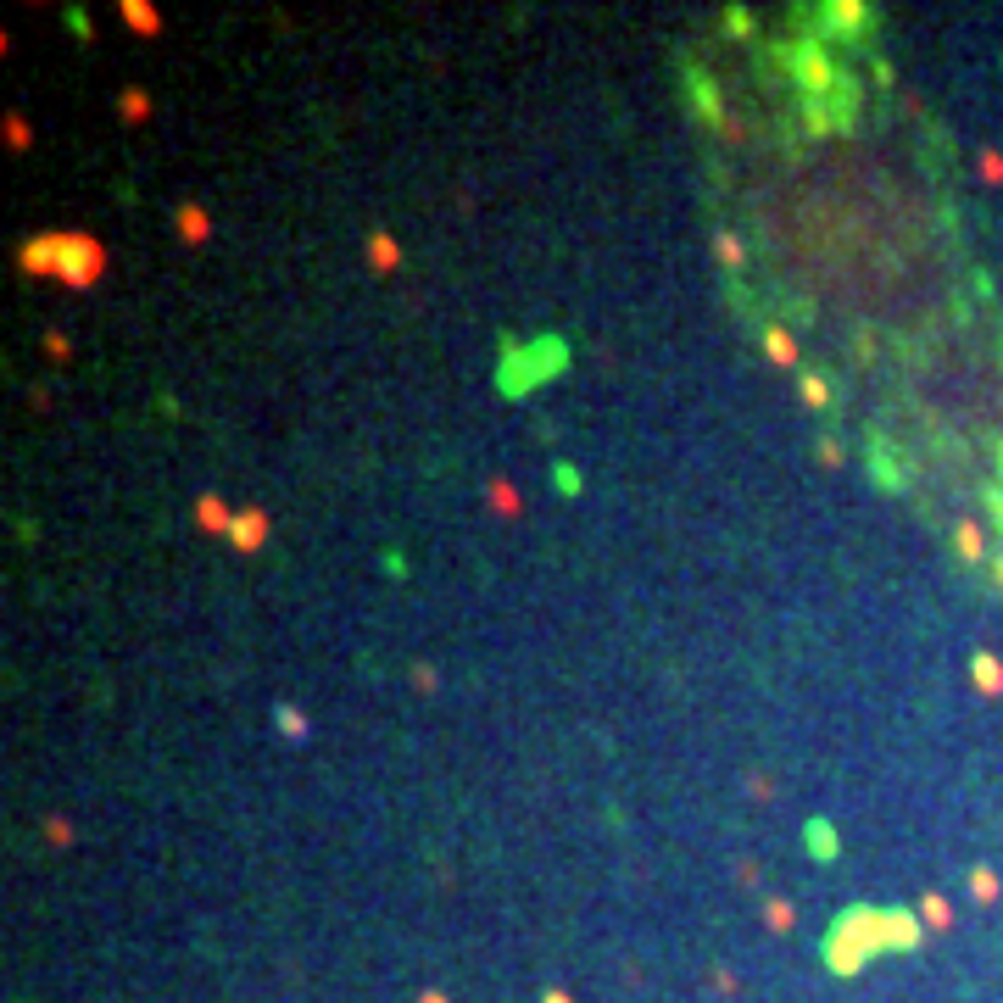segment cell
<instances>
[{"label": "cell", "instance_id": "6da1fadb", "mask_svg": "<svg viewBox=\"0 0 1003 1003\" xmlns=\"http://www.w3.org/2000/svg\"><path fill=\"white\" fill-rule=\"evenodd\" d=\"M17 268L28 279H56L67 290H95L112 268L106 246L84 229H51V235H28L17 246Z\"/></svg>", "mask_w": 1003, "mask_h": 1003}, {"label": "cell", "instance_id": "7a4b0ae2", "mask_svg": "<svg viewBox=\"0 0 1003 1003\" xmlns=\"http://www.w3.org/2000/svg\"><path fill=\"white\" fill-rule=\"evenodd\" d=\"M881 953H892V920H886V909H870V903H847L820 942L825 970L842 981L859 976L864 964L881 959Z\"/></svg>", "mask_w": 1003, "mask_h": 1003}, {"label": "cell", "instance_id": "3957f363", "mask_svg": "<svg viewBox=\"0 0 1003 1003\" xmlns=\"http://www.w3.org/2000/svg\"><path fill=\"white\" fill-rule=\"evenodd\" d=\"M563 368H569V346L558 335H535L524 346H508V357L496 368V385H502V396H530L541 379H558Z\"/></svg>", "mask_w": 1003, "mask_h": 1003}, {"label": "cell", "instance_id": "277c9868", "mask_svg": "<svg viewBox=\"0 0 1003 1003\" xmlns=\"http://www.w3.org/2000/svg\"><path fill=\"white\" fill-rule=\"evenodd\" d=\"M268 535H274V519L262 508H240L235 513V530H229V547L246 552V558H257L262 547H268Z\"/></svg>", "mask_w": 1003, "mask_h": 1003}, {"label": "cell", "instance_id": "5b68a950", "mask_svg": "<svg viewBox=\"0 0 1003 1003\" xmlns=\"http://www.w3.org/2000/svg\"><path fill=\"white\" fill-rule=\"evenodd\" d=\"M792 73H797V84H803L808 95H820V90H831V79H836V67H831V56L820 51V45H797V56H792Z\"/></svg>", "mask_w": 1003, "mask_h": 1003}, {"label": "cell", "instance_id": "8992f818", "mask_svg": "<svg viewBox=\"0 0 1003 1003\" xmlns=\"http://www.w3.org/2000/svg\"><path fill=\"white\" fill-rule=\"evenodd\" d=\"M173 229H179L184 246H207V240H212V212L201 207V201H179V212H173Z\"/></svg>", "mask_w": 1003, "mask_h": 1003}, {"label": "cell", "instance_id": "52a82bcc", "mask_svg": "<svg viewBox=\"0 0 1003 1003\" xmlns=\"http://www.w3.org/2000/svg\"><path fill=\"white\" fill-rule=\"evenodd\" d=\"M235 513H240V508H229L218 491H201V496H196V524H201L207 535H229V530H235Z\"/></svg>", "mask_w": 1003, "mask_h": 1003}, {"label": "cell", "instance_id": "ba28073f", "mask_svg": "<svg viewBox=\"0 0 1003 1003\" xmlns=\"http://www.w3.org/2000/svg\"><path fill=\"white\" fill-rule=\"evenodd\" d=\"M691 95H697V118H703V123H714V129H730V123L725 118H719V112H725V106H719V90H714V84H708V73H703V67H691Z\"/></svg>", "mask_w": 1003, "mask_h": 1003}, {"label": "cell", "instance_id": "9c48e42d", "mask_svg": "<svg viewBox=\"0 0 1003 1003\" xmlns=\"http://www.w3.org/2000/svg\"><path fill=\"white\" fill-rule=\"evenodd\" d=\"M118 17L140 34V40H151V34H162V12L151 6V0H118Z\"/></svg>", "mask_w": 1003, "mask_h": 1003}, {"label": "cell", "instance_id": "30bf717a", "mask_svg": "<svg viewBox=\"0 0 1003 1003\" xmlns=\"http://www.w3.org/2000/svg\"><path fill=\"white\" fill-rule=\"evenodd\" d=\"M157 112V101H151V90H140V84H123L118 90V118L129 123V129H140L145 118Z\"/></svg>", "mask_w": 1003, "mask_h": 1003}, {"label": "cell", "instance_id": "8fae6325", "mask_svg": "<svg viewBox=\"0 0 1003 1003\" xmlns=\"http://www.w3.org/2000/svg\"><path fill=\"white\" fill-rule=\"evenodd\" d=\"M970 680H976L981 697H1003V658L976 652V658H970Z\"/></svg>", "mask_w": 1003, "mask_h": 1003}, {"label": "cell", "instance_id": "7c38bea8", "mask_svg": "<svg viewBox=\"0 0 1003 1003\" xmlns=\"http://www.w3.org/2000/svg\"><path fill=\"white\" fill-rule=\"evenodd\" d=\"M803 847L814 853V859H825V864H831L836 853H842V842H836L831 820H808V825H803Z\"/></svg>", "mask_w": 1003, "mask_h": 1003}, {"label": "cell", "instance_id": "4fadbf2b", "mask_svg": "<svg viewBox=\"0 0 1003 1003\" xmlns=\"http://www.w3.org/2000/svg\"><path fill=\"white\" fill-rule=\"evenodd\" d=\"M953 547H959L964 563H981V558H987V535H981V524L976 519H959V524H953Z\"/></svg>", "mask_w": 1003, "mask_h": 1003}, {"label": "cell", "instance_id": "5bb4252c", "mask_svg": "<svg viewBox=\"0 0 1003 1003\" xmlns=\"http://www.w3.org/2000/svg\"><path fill=\"white\" fill-rule=\"evenodd\" d=\"M764 352H769V363H781V368H792V363H797V340H792V329H781V324H769V329H764Z\"/></svg>", "mask_w": 1003, "mask_h": 1003}, {"label": "cell", "instance_id": "9a60e30c", "mask_svg": "<svg viewBox=\"0 0 1003 1003\" xmlns=\"http://www.w3.org/2000/svg\"><path fill=\"white\" fill-rule=\"evenodd\" d=\"M368 262H374L379 274H391L396 262H402V246H396V235H385V229H374V235H368Z\"/></svg>", "mask_w": 1003, "mask_h": 1003}, {"label": "cell", "instance_id": "2e32d148", "mask_svg": "<svg viewBox=\"0 0 1003 1003\" xmlns=\"http://www.w3.org/2000/svg\"><path fill=\"white\" fill-rule=\"evenodd\" d=\"M920 920H925V931H948V925H953V903L942 898V892H920Z\"/></svg>", "mask_w": 1003, "mask_h": 1003}, {"label": "cell", "instance_id": "e0dca14e", "mask_svg": "<svg viewBox=\"0 0 1003 1003\" xmlns=\"http://www.w3.org/2000/svg\"><path fill=\"white\" fill-rule=\"evenodd\" d=\"M0 140L12 145V151H28V145H34V123H28L23 112H0Z\"/></svg>", "mask_w": 1003, "mask_h": 1003}, {"label": "cell", "instance_id": "ac0fdd59", "mask_svg": "<svg viewBox=\"0 0 1003 1003\" xmlns=\"http://www.w3.org/2000/svg\"><path fill=\"white\" fill-rule=\"evenodd\" d=\"M485 502H491V508H496V513H502V519H513V513H519V508H524V496H519V485H508V480H491V485H485Z\"/></svg>", "mask_w": 1003, "mask_h": 1003}, {"label": "cell", "instance_id": "d6986e66", "mask_svg": "<svg viewBox=\"0 0 1003 1003\" xmlns=\"http://www.w3.org/2000/svg\"><path fill=\"white\" fill-rule=\"evenodd\" d=\"M274 725H279V736H290V742H307V730H313V725H307V714H301L296 703H279V708H274Z\"/></svg>", "mask_w": 1003, "mask_h": 1003}, {"label": "cell", "instance_id": "ffe728a7", "mask_svg": "<svg viewBox=\"0 0 1003 1003\" xmlns=\"http://www.w3.org/2000/svg\"><path fill=\"white\" fill-rule=\"evenodd\" d=\"M998 892H1003L998 870H992V864H976V870H970V898H976V903H998Z\"/></svg>", "mask_w": 1003, "mask_h": 1003}, {"label": "cell", "instance_id": "44dd1931", "mask_svg": "<svg viewBox=\"0 0 1003 1003\" xmlns=\"http://www.w3.org/2000/svg\"><path fill=\"white\" fill-rule=\"evenodd\" d=\"M792 920H797V909L786 898H769L764 903V925H769V931H792Z\"/></svg>", "mask_w": 1003, "mask_h": 1003}, {"label": "cell", "instance_id": "7402d4cb", "mask_svg": "<svg viewBox=\"0 0 1003 1003\" xmlns=\"http://www.w3.org/2000/svg\"><path fill=\"white\" fill-rule=\"evenodd\" d=\"M825 17H836V28H859L870 12H864L859 0H836V6H825Z\"/></svg>", "mask_w": 1003, "mask_h": 1003}, {"label": "cell", "instance_id": "603a6c76", "mask_svg": "<svg viewBox=\"0 0 1003 1003\" xmlns=\"http://www.w3.org/2000/svg\"><path fill=\"white\" fill-rule=\"evenodd\" d=\"M797 391H803L808 407H825V402H831V385H825L820 374H803V379H797Z\"/></svg>", "mask_w": 1003, "mask_h": 1003}, {"label": "cell", "instance_id": "cb8c5ba5", "mask_svg": "<svg viewBox=\"0 0 1003 1003\" xmlns=\"http://www.w3.org/2000/svg\"><path fill=\"white\" fill-rule=\"evenodd\" d=\"M552 485H558L563 496H580V474H574V463H552Z\"/></svg>", "mask_w": 1003, "mask_h": 1003}, {"label": "cell", "instance_id": "d4e9b609", "mask_svg": "<svg viewBox=\"0 0 1003 1003\" xmlns=\"http://www.w3.org/2000/svg\"><path fill=\"white\" fill-rule=\"evenodd\" d=\"M45 836H51V847H67V842H73V825H67V814H51V820H45Z\"/></svg>", "mask_w": 1003, "mask_h": 1003}, {"label": "cell", "instance_id": "484cf974", "mask_svg": "<svg viewBox=\"0 0 1003 1003\" xmlns=\"http://www.w3.org/2000/svg\"><path fill=\"white\" fill-rule=\"evenodd\" d=\"M976 168H981V179H987V184H1003V151H981Z\"/></svg>", "mask_w": 1003, "mask_h": 1003}, {"label": "cell", "instance_id": "4316f807", "mask_svg": "<svg viewBox=\"0 0 1003 1003\" xmlns=\"http://www.w3.org/2000/svg\"><path fill=\"white\" fill-rule=\"evenodd\" d=\"M45 357H51V363H67V357H73V346H67L62 329H51V335H45Z\"/></svg>", "mask_w": 1003, "mask_h": 1003}, {"label": "cell", "instance_id": "83f0119b", "mask_svg": "<svg viewBox=\"0 0 1003 1003\" xmlns=\"http://www.w3.org/2000/svg\"><path fill=\"white\" fill-rule=\"evenodd\" d=\"M714 251H719V262H742V240L736 235H714Z\"/></svg>", "mask_w": 1003, "mask_h": 1003}, {"label": "cell", "instance_id": "f1b7e54d", "mask_svg": "<svg viewBox=\"0 0 1003 1003\" xmlns=\"http://www.w3.org/2000/svg\"><path fill=\"white\" fill-rule=\"evenodd\" d=\"M725 28H730V34H753V12L730 6V12H725Z\"/></svg>", "mask_w": 1003, "mask_h": 1003}, {"label": "cell", "instance_id": "f546056e", "mask_svg": "<svg viewBox=\"0 0 1003 1003\" xmlns=\"http://www.w3.org/2000/svg\"><path fill=\"white\" fill-rule=\"evenodd\" d=\"M413 686L418 691H435V686H441V675H435L430 664H413Z\"/></svg>", "mask_w": 1003, "mask_h": 1003}, {"label": "cell", "instance_id": "4dcf8cb0", "mask_svg": "<svg viewBox=\"0 0 1003 1003\" xmlns=\"http://www.w3.org/2000/svg\"><path fill=\"white\" fill-rule=\"evenodd\" d=\"M67 23H73V34H79V40H90V34H95L90 17H84V6H73V12H67Z\"/></svg>", "mask_w": 1003, "mask_h": 1003}, {"label": "cell", "instance_id": "1f68e13d", "mask_svg": "<svg viewBox=\"0 0 1003 1003\" xmlns=\"http://www.w3.org/2000/svg\"><path fill=\"white\" fill-rule=\"evenodd\" d=\"M747 792H753V797H758V803H764V797H769V792H775V786H769V781H764V775H753V781H747Z\"/></svg>", "mask_w": 1003, "mask_h": 1003}, {"label": "cell", "instance_id": "d6a6232c", "mask_svg": "<svg viewBox=\"0 0 1003 1003\" xmlns=\"http://www.w3.org/2000/svg\"><path fill=\"white\" fill-rule=\"evenodd\" d=\"M820 463H842V446H836V441H820Z\"/></svg>", "mask_w": 1003, "mask_h": 1003}, {"label": "cell", "instance_id": "836d02e7", "mask_svg": "<svg viewBox=\"0 0 1003 1003\" xmlns=\"http://www.w3.org/2000/svg\"><path fill=\"white\" fill-rule=\"evenodd\" d=\"M418 1003H452L446 992H418Z\"/></svg>", "mask_w": 1003, "mask_h": 1003}, {"label": "cell", "instance_id": "e575fe53", "mask_svg": "<svg viewBox=\"0 0 1003 1003\" xmlns=\"http://www.w3.org/2000/svg\"><path fill=\"white\" fill-rule=\"evenodd\" d=\"M987 502H992V513H998V524H1003V491H992Z\"/></svg>", "mask_w": 1003, "mask_h": 1003}, {"label": "cell", "instance_id": "d590c367", "mask_svg": "<svg viewBox=\"0 0 1003 1003\" xmlns=\"http://www.w3.org/2000/svg\"><path fill=\"white\" fill-rule=\"evenodd\" d=\"M541 1003H574V998H569V992H558V987H552V992H547V998H541Z\"/></svg>", "mask_w": 1003, "mask_h": 1003}, {"label": "cell", "instance_id": "8d00e7d4", "mask_svg": "<svg viewBox=\"0 0 1003 1003\" xmlns=\"http://www.w3.org/2000/svg\"><path fill=\"white\" fill-rule=\"evenodd\" d=\"M992 586H1003V558H998V563H992Z\"/></svg>", "mask_w": 1003, "mask_h": 1003}, {"label": "cell", "instance_id": "74e56055", "mask_svg": "<svg viewBox=\"0 0 1003 1003\" xmlns=\"http://www.w3.org/2000/svg\"><path fill=\"white\" fill-rule=\"evenodd\" d=\"M998 463H1003V452H998Z\"/></svg>", "mask_w": 1003, "mask_h": 1003}]
</instances>
